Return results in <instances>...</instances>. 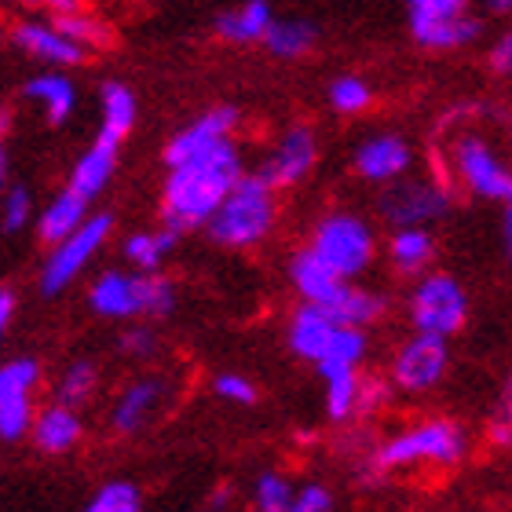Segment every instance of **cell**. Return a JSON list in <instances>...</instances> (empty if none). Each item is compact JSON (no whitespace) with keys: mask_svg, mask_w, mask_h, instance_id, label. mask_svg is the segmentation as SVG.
<instances>
[{"mask_svg":"<svg viewBox=\"0 0 512 512\" xmlns=\"http://www.w3.org/2000/svg\"><path fill=\"white\" fill-rule=\"evenodd\" d=\"M242 176L246 169H242L235 139H227L209 154H198L183 165H172L165 187H161V224L172 227L176 235L209 227L216 209L224 205V198L235 191Z\"/></svg>","mask_w":512,"mask_h":512,"instance_id":"obj_1","label":"cell"},{"mask_svg":"<svg viewBox=\"0 0 512 512\" xmlns=\"http://www.w3.org/2000/svg\"><path fill=\"white\" fill-rule=\"evenodd\" d=\"M469 450V436L458 421L450 417H428L421 425L406 428L399 436L370 454L366 461V480H381L388 472L417 469V465H436V469H454Z\"/></svg>","mask_w":512,"mask_h":512,"instance_id":"obj_2","label":"cell"},{"mask_svg":"<svg viewBox=\"0 0 512 512\" xmlns=\"http://www.w3.org/2000/svg\"><path fill=\"white\" fill-rule=\"evenodd\" d=\"M278 187L267 183L264 172H246L238 187L224 198V205L216 209L209 220V238L224 249H256L278 220Z\"/></svg>","mask_w":512,"mask_h":512,"instance_id":"obj_3","label":"cell"},{"mask_svg":"<svg viewBox=\"0 0 512 512\" xmlns=\"http://www.w3.org/2000/svg\"><path fill=\"white\" fill-rule=\"evenodd\" d=\"M308 249L319 256L322 264L333 267L341 278L355 282L370 271L377 256V235L363 216L355 213H326L319 224L311 227Z\"/></svg>","mask_w":512,"mask_h":512,"instance_id":"obj_4","label":"cell"},{"mask_svg":"<svg viewBox=\"0 0 512 512\" xmlns=\"http://www.w3.org/2000/svg\"><path fill=\"white\" fill-rule=\"evenodd\" d=\"M406 315H410L414 333H428V337L450 341L465 326V319H469V297H465L458 278L443 275V271H428L410 289Z\"/></svg>","mask_w":512,"mask_h":512,"instance_id":"obj_5","label":"cell"},{"mask_svg":"<svg viewBox=\"0 0 512 512\" xmlns=\"http://www.w3.org/2000/svg\"><path fill=\"white\" fill-rule=\"evenodd\" d=\"M406 22L425 52H458L480 37V19L469 0H406Z\"/></svg>","mask_w":512,"mask_h":512,"instance_id":"obj_6","label":"cell"},{"mask_svg":"<svg viewBox=\"0 0 512 512\" xmlns=\"http://www.w3.org/2000/svg\"><path fill=\"white\" fill-rule=\"evenodd\" d=\"M110 227H114V216L110 213H96L88 216L85 224L77 227L74 235L63 238L59 246H52V253L44 256L41 275H37V286H41V297H59L70 282L81 278L92 260L99 256V249L107 246Z\"/></svg>","mask_w":512,"mask_h":512,"instance_id":"obj_7","label":"cell"},{"mask_svg":"<svg viewBox=\"0 0 512 512\" xmlns=\"http://www.w3.org/2000/svg\"><path fill=\"white\" fill-rule=\"evenodd\" d=\"M450 161H454V176L461 180V187L476 194V198L505 202L512 194V169L498 158V150L476 132H465V136L454 139Z\"/></svg>","mask_w":512,"mask_h":512,"instance_id":"obj_8","label":"cell"},{"mask_svg":"<svg viewBox=\"0 0 512 512\" xmlns=\"http://www.w3.org/2000/svg\"><path fill=\"white\" fill-rule=\"evenodd\" d=\"M41 384V363L33 355H15L0 366V439L19 443L30 436L37 410H33V392Z\"/></svg>","mask_w":512,"mask_h":512,"instance_id":"obj_9","label":"cell"},{"mask_svg":"<svg viewBox=\"0 0 512 512\" xmlns=\"http://www.w3.org/2000/svg\"><path fill=\"white\" fill-rule=\"evenodd\" d=\"M384 224L388 227H428L443 220L450 209V187H443L439 180H395L388 183V191L381 194Z\"/></svg>","mask_w":512,"mask_h":512,"instance_id":"obj_10","label":"cell"},{"mask_svg":"<svg viewBox=\"0 0 512 512\" xmlns=\"http://www.w3.org/2000/svg\"><path fill=\"white\" fill-rule=\"evenodd\" d=\"M450 352L443 337H428V333H414L399 344V352L392 359V384L399 392L421 395L428 388H436L447 374Z\"/></svg>","mask_w":512,"mask_h":512,"instance_id":"obj_11","label":"cell"},{"mask_svg":"<svg viewBox=\"0 0 512 512\" xmlns=\"http://www.w3.org/2000/svg\"><path fill=\"white\" fill-rule=\"evenodd\" d=\"M169 399H172V381L165 374L132 377L118 392L114 406H110V428L118 436H139L147 425H154V417L165 410Z\"/></svg>","mask_w":512,"mask_h":512,"instance_id":"obj_12","label":"cell"},{"mask_svg":"<svg viewBox=\"0 0 512 512\" xmlns=\"http://www.w3.org/2000/svg\"><path fill=\"white\" fill-rule=\"evenodd\" d=\"M8 41L11 48H19L26 59L41 66H52V70H66V66H81L88 59V52L81 48L77 41H70L52 19H19L11 22L8 30Z\"/></svg>","mask_w":512,"mask_h":512,"instance_id":"obj_13","label":"cell"},{"mask_svg":"<svg viewBox=\"0 0 512 512\" xmlns=\"http://www.w3.org/2000/svg\"><path fill=\"white\" fill-rule=\"evenodd\" d=\"M315 161H319V139H315L311 125H289L264 158L260 172L267 176L271 187L286 191V187H297V183L308 180Z\"/></svg>","mask_w":512,"mask_h":512,"instance_id":"obj_14","label":"cell"},{"mask_svg":"<svg viewBox=\"0 0 512 512\" xmlns=\"http://www.w3.org/2000/svg\"><path fill=\"white\" fill-rule=\"evenodd\" d=\"M238 110L220 103V107H209L205 114H198L194 121L176 132V136L165 143V165H183V161L198 158V154H209L213 147L227 143V139H235V128H238Z\"/></svg>","mask_w":512,"mask_h":512,"instance_id":"obj_15","label":"cell"},{"mask_svg":"<svg viewBox=\"0 0 512 512\" xmlns=\"http://www.w3.org/2000/svg\"><path fill=\"white\" fill-rule=\"evenodd\" d=\"M289 286L297 289V297L304 300V304H319V308L337 315V308L344 304L352 282L337 275L333 267L322 264L311 249H300V253H293V260H289Z\"/></svg>","mask_w":512,"mask_h":512,"instance_id":"obj_16","label":"cell"},{"mask_svg":"<svg viewBox=\"0 0 512 512\" xmlns=\"http://www.w3.org/2000/svg\"><path fill=\"white\" fill-rule=\"evenodd\" d=\"M410 143L403 136H395V132H377V136L363 139L359 147H355V158H352V169L355 176H363L366 183H388L403 180L406 169H410Z\"/></svg>","mask_w":512,"mask_h":512,"instance_id":"obj_17","label":"cell"},{"mask_svg":"<svg viewBox=\"0 0 512 512\" xmlns=\"http://www.w3.org/2000/svg\"><path fill=\"white\" fill-rule=\"evenodd\" d=\"M88 308L99 319L125 322L143 315V278L139 271H103V275L88 286Z\"/></svg>","mask_w":512,"mask_h":512,"instance_id":"obj_18","label":"cell"},{"mask_svg":"<svg viewBox=\"0 0 512 512\" xmlns=\"http://www.w3.org/2000/svg\"><path fill=\"white\" fill-rule=\"evenodd\" d=\"M344 322L333 315V311L319 308V304H304L300 300V308L293 311V319H289V330H286V341L293 348L297 359H308V363H319L322 355L330 352L333 337L341 330Z\"/></svg>","mask_w":512,"mask_h":512,"instance_id":"obj_19","label":"cell"},{"mask_svg":"<svg viewBox=\"0 0 512 512\" xmlns=\"http://www.w3.org/2000/svg\"><path fill=\"white\" fill-rule=\"evenodd\" d=\"M118 147H121L118 139H110V136H103V132H96L92 147H88L85 154L74 161L66 187H70L77 198H85V202L99 198V194L107 191V183L114 180V169H118Z\"/></svg>","mask_w":512,"mask_h":512,"instance_id":"obj_20","label":"cell"},{"mask_svg":"<svg viewBox=\"0 0 512 512\" xmlns=\"http://www.w3.org/2000/svg\"><path fill=\"white\" fill-rule=\"evenodd\" d=\"M275 26V11L267 0H242L235 8H227L216 15L213 30L224 44L246 48V44H264L267 30Z\"/></svg>","mask_w":512,"mask_h":512,"instance_id":"obj_21","label":"cell"},{"mask_svg":"<svg viewBox=\"0 0 512 512\" xmlns=\"http://www.w3.org/2000/svg\"><path fill=\"white\" fill-rule=\"evenodd\" d=\"M22 99H30L33 107L44 110L48 125H63L70 121L77 107V88L63 70H41L22 81Z\"/></svg>","mask_w":512,"mask_h":512,"instance_id":"obj_22","label":"cell"},{"mask_svg":"<svg viewBox=\"0 0 512 512\" xmlns=\"http://www.w3.org/2000/svg\"><path fill=\"white\" fill-rule=\"evenodd\" d=\"M81 432H85V425H81V414H77L74 406L52 403L44 406V410H37L30 439L41 454H66V450L77 447Z\"/></svg>","mask_w":512,"mask_h":512,"instance_id":"obj_23","label":"cell"},{"mask_svg":"<svg viewBox=\"0 0 512 512\" xmlns=\"http://www.w3.org/2000/svg\"><path fill=\"white\" fill-rule=\"evenodd\" d=\"M85 220H88V202L85 198H77L70 187H63L52 202L44 205L41 220H37V242H44V246H59V242L74 235Z\"/></svg>","mask_w":512,"mask_h":512,"instance_id":"obj_24","label":"cell"},{"mask_svg":"<svg viewBox=\"0 0 512 512\" xmlns=\"http://www.w3.org/2000/svg\"><path fill=\"white\" fill-rule=\"evenodd\" d=\"M436 256V238L428 235V227H399L388 238V260L399 275L421 278L428 275V264Z\"/></svg>","mask_w":512,"mask_h":512,"instance_id":"obj_25","label":"cell"},{"mask_svg":"<svg viewBox=\"0 0 512 512\" xmlns=\"http://www.w3.org/2000/svg\"><path fill=\"white\" fill-rule=\"evenodd\" d=\"M315 44H319V30H315V22L275 19V26H271L267 37H264V52L271 55V59L293 63V59H304V55L315 52Z\"/></svg>","mask_w":512,"mask_h":512,"instance_id":"obj_26","label":"cell"},{"mask_svg":"<svg viewBox=\"0 0 512 512\" xmlns=\"http://www.w3.org/2000/svg\"><path fill=\"white\" fill-rule=\"evenodd\" d=\"M132 128H136V92L121 81H107L99 88V132L121 143Z\"/></svg>","mask_w":512,"mask_h":512,"instance_id":"obj_27","label":"cell"},{"mask_svg":"<svg viewBox=\"0 0 512 512\" xmlns=\"http://www.w3.org/2000/svg\"><path fill=\"white\" fill-rule=\"evenodd\" d=\"M176 238L180 235L172 227L161 224L158 231H136V235H128L121 242V253H125L132 271H161L165 256L176 249Z\"/></svg>","mask_w":512,"mask_h":512,"instance_id":"obj_28","label":"cell"},{"mask_svg":"<svg viewBox=\"0 0 512 512\" xmlns=\"http://www.w3.org/2000/svg\"><path fill=\"white\" fill-rule=\"evenodd\" d=\"M366 330H359V326H341L337 330V337H333L330 352L322 355L319 363V374L330 377V374H344V370H359V363L366 359Z\"/></svg>","mask_w":512,"mask_h":512,"instance_id":"obj_29","label":"cell"},{"mask_svg":"<svg viewBox=\"0 0 512 512\" xmlns=\"http://www.w3.org/2000/svg\"><path fill=\"white\" fill-rule=\"evenodd\" d=\"M96 388H99L96 363H88V359H74V363L59 374V384H55V403L81 410V406L92 403Z\"/></svg>","mask_w":512,"mask_h":512,"instance_id":"obj_30","label":"cell"},{"mask_svg":"<svg viewBox=\"0 0 512 512\" xmlns=\"http://www.w3.org/2000/svg\"><path fill=\"white\" fill-rule=\"evenodd\" d=\"M326 381V414L330 421H352L359 417V395H363V377L359 370L322 377Z\"/></svg>","mask_w":512,"mask_h":512,"instance_id":"obj_31","label":"cell"},{"mask_svg":"<svg viewBox=\"0 0 512 512\" xmlns=\"http://www.w3.org/2000/svg\"><path fill=\"white\" fill-rule=\"evenodd\" d=\"M326 99H330V107L337 110V114L355 118V114L370 110V103H374V88H370V81L359 77V74H341V77H333L330 81Z\"/></svg>","mask_w":512,"mask_h":512,"instance_id":"obj_32","label":"cell"},{"mask_svg":"<svg viewBox=\"0 0 512 512\" xmlns=\"http://www.w3.org/2000/svg\"><path fill=\"white\" fill-rule=\"evenodd\" d=\"M384 311H388V300H384V293H374V289L355 286V282H352V289H348L344 304L337 308V319H341L344 326H359V330H366V326H374V322L384 319Z\"/></svg>","mask_w":512,"mask_h":512,"instance_id":"obj_33","label":"cell"},{"mask_svg":"<svg viewBox=\"0 0 512 512\" xmlns=\"http://www.w3.org/2000/svg\"><path fill=\"white\" fill-rule=\"evenodd\" d=\"M59 30L70 37V41H77L85 52H92V48H107L110 44V26L99 15H92V11H70V15H59V19H52Z\"/></svg>","mask_w":512,"mask_h":512,"instance_id":"obj_34","label":"cell"},{"mask_svg":"<svg viewBox=\"0 0 512 512\" xmlns=\"http://www.w3.org/2000/svg\"><path fill=\"white\" fill-rule=\"evenodd\" d=\"M81 512H143V494L136 483L128 480H110L103 483Z\"/></svg>","mask_w":512,"mask_h":512,"instance_id":"obj_35","label":"cell"},{"mask_svg":"<svg viewBox=\"0 0 512 512\" xmlns=\"http://www.w3.org/2000/svg\"><path fill=\"white\" fill-rule=\"evenodd\" d=\"M143 278V315L147 319H169L176 311V286L161 271H139Z\"/></svg>","mask_w":512,"mask_h":512,"instance_id":"obj_36","label":"cell"},{"mask_svg":"<svg viewBox=\"0 0 512 512\" xmlns=\"http://www.w3.org/2000/svg\"><path fill=\"white\" fill-rule=\"evenodd\" d=\"M293 494H297V487L278 472H260L253 483V502L260 512H289Z\"/></svg>","mask_w":512,"mask_h":512,"instance_id":"obj_37","label":"cell"},{"mask_svg":"<svg viewBox=\"0 0 512 512\" xmlns=\"http://www.w3.org/2000/svg\"><path fill=\"white\" fill-rule=\"evenodd\" d=\"M487 439H491L494 447H512V374L505 377L502 392H498V403H494V410H491Z\"/></svg>","mask_w":512,"mask_h":512,"instance_id":"obj_38","label":"cell"},{"mask_svg":"<svg viewBox=\"0 0 512 512\" xmlns=\"http://www.w3.org/2000/svg\"><path fill=\"white\" fill-rule=\"evenodd\" d=\"M30 216H33V198H30V191H26L22 183L8 187V191H4V216H0L4 231H8V235H19L22 227L30 224Z\"/></svg>","mask_w":512,"mask_h":512,"instance_id":"obj_39","label":"cell"},{"mask_svg":"<svg viewBox=\"0 0 512 512\" xmlns=\"http://www.w3.org/2000/svg\"><path fill=\"white\" fill-rule=\"evenodd\" d=\"M213 392L224 399V403L235 406H253L256 403V384L246 374H220L213 381Z\"/></svg>","mask_w":512,"mask_h":512,"instance_id":"obj_40","label":"cell"},{"mask_svg":"<svg viewBox=\"0 0 512 512\" xmlns=\"http://www.w3.org/2000/svg\"><path fill=\"white\" fill-rule=\"evenodd\" d=\"M121 355H128V359H154L158 355V337H154V330H147V326H128L125 333H121L118 341Z\"/></svg>","mask_w":512,"mask_h":512,"instance_id":"obj_41","label":"cell"},{"mask_svg":"<svg viewBox=\"0 0 512 512\" xmlns=\"http://www.w3.org/2000/svg\"><path fill=\"white\" fill-rule=\"evenodd\" d=\"M289 512H333V494L322 487V483H304L297 487Z\"/></svg>","mask_w":512,"mask_h":512,"instance_id":"obj_42","label":"cell"},{"mask_svg":"<svg viewBox=\"0 0 512 512\" xmlns=\"http://www.w3.org/2000/svg\"><path fill=\"white\" fill-rule=\"evenodd\" d=\"M487 66H491L498 77H512V26L491 44V52H487Z\"/></svg>","mask_w":512,"mask_h":512,"instance_id":"obj_43","label":"cell"},{"mask_svg":"<svg viewBox=\"0 0 512 512\" xmlns=\"http://www.w3.org/2000/svg\"><path fill=\"white\" fill-rule=\"evenodd\" d=\"M388 399V384L381 377H366L363 374V395H359V417L363 414H374L377 406Z\"/></svg>","mask_w":512,"mask_h":512,"instance_id":"obj_44","label":"cell"},{"mask_svg":"<svg viewBox=\"0 0 512 512\" xmlns=\"http://www.w3.org/2000/svg\"><path fill=\"white\" fill-rule=\"evenodd\" d=\"M22 8H33L44 19H59V15H70V11H81L85 4L81 0H19Z\"/></svg>","mask_w":512,"mask_h":512,"instance_id":"obj_45","label":"cell"},{"mask_svg":"<svg viewBox=\"0 0 512 512\" xmlns=\"http://www.w3.org/2000/svg\"><path fill=\"white\" fill-rule=\"evenodd\" d=\"M11 319H15V293L4 286L0 289V330H8Z\"/></svg>","mask_w":512,"mask_h":512,"instance_id":"obj_46","label":"cell"},{"mask_svg":"<svg viewBox=\"0 0 512 512\" xmlns=\"http://www.w3.org/2000/svg\"><path fill=\"white\" fill-rule=\"evenodd\" d=\"M505 213H502V242H505V253H509L512 260V194L505 198Z\"/></svg>","mask_w":512,"mask_h":512,"instance_id":"obj_47","label":"cell"},{"mask_svg":"<svg viewBox=\"0 0 512 512\" xmlns=\"http://www.w3.org/2000/svg\"><path fill=\"white\" fill-rule=\"evenodd\" d=\"M491 15H512V0H487Z\"/></svg>","mask_w":512,"mask_h":512,"instance_id":"obj_48","label":"cell"},{"mask_svg":"<svg viewBox=\"0 0 512 512\" xmlns=\"http://www.w3.org/2000/svg\"><path fill=\"white\" fill-rule=\"evenodd\" d=\"M256 512H260V509H256Z\"/></svg>","mask_w":512,"mask_h":512,"instance_id":"obj_49","label":"cell"}]
</instances>
